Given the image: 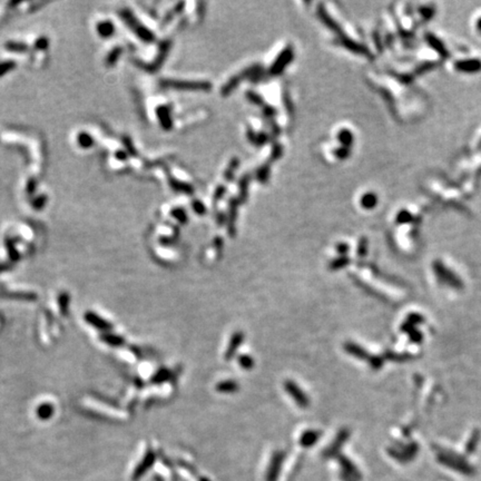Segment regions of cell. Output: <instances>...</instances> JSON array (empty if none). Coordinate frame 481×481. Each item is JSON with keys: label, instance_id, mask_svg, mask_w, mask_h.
<instances>
[{"label": "cell", "instance_id": "obj_1", "mask_svg": "<svg viewBox=\"0 0 481 481\" xmlns=\"http://www.w3.org/2000/svg\"><path fill=\"white\" fill-rule=\"evenodd\" d=\"M166 87L183 90H208L211 89V84L206 81H179V80H166L163 82Z\"/></svg>", "mask_w": 481, "mask_h": 481}, {"label": "cell", "instance_id": "obj_2", "mask_svg": "<svg viewBox=\"0 0 481 481\" xmlns=\"http://www.w3.org/2000/svg\"><path fill=\"white\" fill-rule=\"evenodd\" d=\"M284 388L286 390V392L290 394L292 399L295 401V403H297L299 407L306 408L307 405L310 404L309 398H307L306 394L303 392L302 390L299 388L298 384L294 383L293 381H285Z\"/></svg>", "mask_w": 481, "mask_h": 481}, {"label": "cell", "instance_id": "obj_3", "mask_svg": "<svg viewBox=\"0 0 481 481\" xmlns=\"http://www.w3.org/2000/svg\"><path fill=\"white\" fill-rule=\"evenodd\" d=\"M84 318H85V321L87 322L88 324L93 325L94 328H96L98 330L104 331V332H106V333H107L108 331H110V330L113 329V325L110 324V323L108 321H106L105 319H102L101 317H100V315H97L96 313L90 312V311H88V312H86Z\"/></svg>", "mask_w": 481, "mask_h": 481}, {"label": "cell", "instance_id": "obj_4", "mask_svg": "<svg viewBox=\"0 0 481 481\" xmlns=\"http://www.w3.org/2000/svg\"><path fill=\"white\" fill-rule=\"evenodd\" d=\"M293 58V51L290 48H286L285 50H283L281 55L278 57L277 60L273 64V66L271 67V74H280L284 69V67L289 65V62Z\"/></svg>", "mask_w": 481, "mask_h": 481}, {"label": "cell", "instance_id": "obj_5", "mask_svg": "<svg viewBox=\"0 0 481 481\" xmlns=\"http://www.w3.org/2000/svg\"><path fill=\"white\" fill-rule=\"evenodd\" d=\"M243 341H244V334L242 332H235L233 334V337L231 338L230 343H228L227 350H226V352H225V359H226V360H230V359H232V358L234 357V354L236 353V351H238L239 346L240 344H242Z\"/></svg>", "mask_w": 481, "mask_h": 481}, {"label": "cell", "instance_id": "obj_6", "mask_svg": "<svg viewBox=\"0 0 481 481\" xmlns=\"http://www.w3.org/2000/svg\"><path fill=\"white\" fill-rule=\"evenodd\" d=\"M216 390L220 393H234L239 390V384L233 380H225L216 385Z\"/></svg>", "mask_w": 481, "mask_h": 481}, {"label": "cell", "instance_id": "obj_7", "mask_svg": "<svg viewBox=\"0 0 481 481\" xmlns=\"http://www.w3.org/2000/svg\"><path fill=\"white\" fill-rule=\"evenodd\" d=\"M100 340L110 346H121L125 343V340L120 336L112 333H105L100 337Z\"/></svg>", "mask_w": 481, "mask_h": 481}, {"label": "cell", "instance_id": "obj_8", "mask_svg": "<svg viewBox=\"0 0 481 481\" xmlns=\"http://www.w3.org/2000/svg\"><path fill=\"white\" fill-rule=\"evenodd\" d=\"M157 114H159V118L161 126L165 129H169L172 127V120H171V115H169V110L165 106H161V107L157 110Z\"/></svg>", "mask_w": 481, "mask_h": 481}, {"label": "cell", "instance_id": "obj_9", "mask_svg": "<svg viewBox=\"0 0 481 481\" xmlns=\"http://www.w3.org/2000/svg\"><path fill=\"white\" fill-rule=\"evenodd\" d=\"M1 299H13V300H27V301H34L37 299V295L34 293H0Z\"/></svg>", "mask_w": 481, "mask_h": 481}, {"label": "cell", "instance_id": "obj_10", "mask_svg": "<svg viewBox=\"0 0 481 481\" xmlns=\"http://www.w3.org/2000/svg\"><path fill=\"white\" fill-rule=\"evenodd\" d=\"M54 415V407L49 403H42L37 409V416L41 420H48Z\"/></svg>", "mask_w": 481, "mask_h": 481}, {"label": "cell", "instance_id": "obj_11", "mask_svg": "<svg viewBox=\"0 0 481 481\" xmlns=\"http://www.w3.org/2000/svg\"><path fill=\"white\" fill-rule=\"evenodd\" d=\"M69 295L67 292H61L58 297V305L59 310H60V313L62 315L68 314V309H69Z\"/></svg>", "mask_w": 481, "mask_h": 481}, {"label": "cell", "instance_id": "obj_12", "mask_svg": "<svg viewBox=\"0 0 481 481\" xmlns=\"http://www.w3.org/2000/svg\"><path fill=\"white\" fill-rule=\"evenodd\" d=\"M378 199L377 195L373 194V193H366L361 199V205L362 207L364 208H372L377 205Z\"/></svg>", "mask_w": 481, "mask_h": 481}, {"label": "cell", "instance_id": "obj_13", "mask_svg": "<svg viewBox=\"0 0 481 481\" xmlns=\"http://www.w3.org/2000/svg\"><path fill=\"white\" fill-rule=\"evenodd\" d=\"M114 26L110 21H105L101 22L97 26V31L100 33L101 37H109L110 35H113L114 33Z\"/></svg>", "mask_w": 481, "mask_h": 481}, {"label": "cell", "instance_id": "obj_14", "mask_svg": "<svg viewBox=\"0 0 481 481\" xmlns=\"http://www.w3.org/2000/svg\"><path fill=\"white\" fill-rule=\"evenodd\" d=\"M338 140L341 141V144L345 147H349L352 144L353 141V136L352 133H351L349 129H341L340 133L338 135Z\"/></svg>", "mask_w": 481, "mask_h": 481}, {"label": "cell", "instance_id": "obj_15", "mask_svg": "<svg viewBox=\"0 0 481 481\" xmlns=\"http://www.w3.org/2000/svg\"><path fill=\"white\" fill-rule=\"evenodd\" d=\"M169 378H171V371H168L167 369H161L152 378V382L155 384H160L169 380Z\"/></svg>", "mask_w": 481, "mask_h": 481}, {"label": "cell", "instance_id": "obj_16", "mask_svg": "<svg viewBox=\"0 0 481 481\" xmlns=\"http://www.w3.org/2000/svg\"><path fill=\"white\" fill-rule=\"evenodd\" d=\"M238 361H239V364H240V368H243L245 370H250L254 366L253 358H252L251 356H247V354L240 356L238 359Z\"/></svg>", "mask_w": 481, "mask_h": 481}, {"label": "cell", "instance_id": "obj_17", "mask_svg": "<svg viewBox=\"0 0 481 481\" xmlns=\"http://www.w3.org/2000/svg\"><path fill=\"white\" fill-rule=\"evenodd\" d=\"M77 141H78V144H80V146H81V147H84V148L90 147V146H92L94 143L92 136L88 135L87 133H80L77 137Z\"/></svg>", "mask_w": 481, "mask_h": 481}, {"label": "cell", "instance_id": "obj_18", "mask_svg": "<svg viewBox=\"0 0 481 481\" xmlns=\"http://www.w3.org/2000/svg\"><path fill=\"white\" fill-rule=\"evenodd\" d=\"M6 246H7L8 254H9L10 259L13 260V261H17L18 258H19V253L17 251H16V247L14 245V243L11 242L10 240H6Z\"/></svg>", "mask_w": 481, "mask_h": 481}, {"label": "cell", "instance_id": "obj_19", "mask_svg": "<svg viewBox=\"0 0 481 481\" xmlns=\"http://www.w3.org/2000/svg\"><path fill=\"white\" fill-rule=\"evenodd\" d=\"M318 436H319V433L318 432H315V431H307L304 437L302 438V442H304L305 444H310V443H313L315 440L318 439Z\"/></svg>", "mask_w": 481, "mask_h": 481}, {"label": "cell", "instance_id": "obj_20", "mask_svg": "<svg viewBox=\"0 0 481 481\" xmlns=\"http://www.w3.org/2000/svg\"><path fill=\"white\" fill-rule=\"evenodd\" d=\"M120 48H116V49H114L112 53H110V55L108 56L107 58V64L108 65H113V64H115V61L117 60V58L120 57Z\"/></svg>", "mask_w": 481, "mask_h": 481}, {"label": "cell", "instance_id": "obj_21", "mask_svg": "<svg viewBox=\"0 0 481 481\" xmlns=\"http://www.w3.org/2000/svg\"><path fill=\"white\" fill-rule=\"evenodd\" d=\"M172 215L174 216L176 220H179L180 222H185V220H186V214H185V212L182 210V208H176V210L172 212Z\"/></svg>", "mask_w": 481, "mask_h": 481}, {"label": "cell", "instance_id": "obj_22", "mask_svg": "<svg viewBox=\"0 0 481 481\" xmlns=\"http://www.w3.org/2000/svg\"><path fill=\"white\" fill-rule=\"evenodd\" d=\"M14 67H15L14 61H7V62H2V64H0V76H1V75H3L5 73H7L8 70L14 68Z\"/></svg>", "mask_w": 481, "mask_h": 481}, {"label": "cell", "instance_id": "obj_23", "mask_svg": "<svg viewBox=\"0 0 481 481\" xmlns=\"http://www.w3.org/2000/svg\"><path fill=\"white\" fill-rule=\"evenodd\" d=\"M267 176H269V167L264 166V167H262L261 169H260V171H259V180H262V182H264V180H266Z\"/></svg>", "mask_w": 481, "mask_h": 481}, {"label": "cell", "instance_id": "obj_24", "mask_svg": "<svg viewBox=\"0 0 481 481\" xmlns=\"http://www.w3.org/2000/svg\"><path fill=\"white\" fill-rule=\"evenodd\" d=\"M193 208H194L195 212L199 213V214H203V213L205 212L204 205L202 203H200V202H194V203H193Z\"/></svg>", "mask_w": 481, "mask_h": 481}, {"label": "cell", "instance_id": "obj_25", "mask_svg": "<svg viewBox=\"0 0 481 481\" xmlns=\"http://www.w3.org/2000/svg\"><path fill=\"white\" fill-rule=\"evenodd\" d=\"M248 97H250V100L255 102V104H262V100H261V97L256 95V94L254 93H250L248 94Z\"/></svg>", "mask_w": 481, "mask_h": 481}, {"label": "cell", "instance_id": "obj_26", "mask_svg": "<svg viewBox=\"0 0 481 481\" xmlns=\"http://www.w3.org/2000/svg\"><path fill=\"white\" fill-rule=\"evenodd\" d=\"M475 29L477 33H479L481 35V14L478 15V17L475 19Z\"/></svg>", "mask_w": 481, "mask_h": 481}]
</instances>
